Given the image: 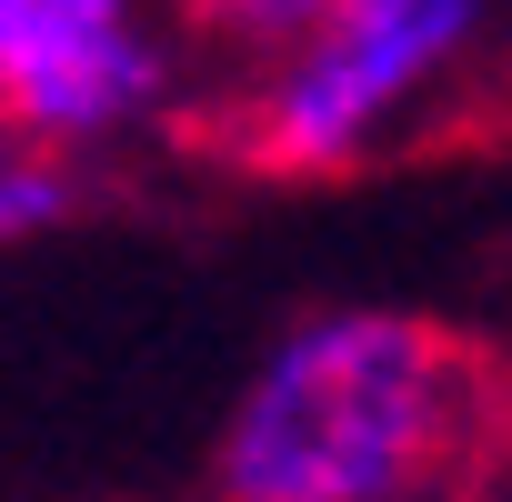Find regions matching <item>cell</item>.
<instances>
[{
    "instance_id": "3957f363",
    "label": "cell",
    "mask_w": 512,
    "mask_h": 502,
    "mask_svg": "<svg viewBox=\"0 0 512 502\" xmlns=\"http://www.w3.org/2000/svg\"><path fill=\"white\" fill-rule=\"evenodd\" d=\"M171 91L141 0H0V121L31 141H101Z\"/></svg>"
},
{
    "instance_id": "6da1fadb",
    "label": "cell",
    "mask_w": 512,
    "mask_h": 502,
    "mask_svg": "<svg viewBox=\"0 0 512 502\" xmlns=\"http://www.w3.org/2000/svg\"><path fill=\"white\" fill-rule=\"evenodd\" d=\"M512 482V362L422 312H312L221 422L211 492L412 502Z\"/></svg>"
},
{
    "instance_id": "5b68a950",
    "label": "cell",
    "mask_w": 512,
    "mask_h": 502,
    "mask_svg": "<svg viewBox=\"0 0 512 502\" xmlns=\"http://www.w3.org/2000/svg\"><path fill=\"white\" fill-rule=\"evenodd\" d=\"M61 211H71V171L51 151H0V251L31 241V231H51Z\"/></svg>"
},
{
    "instance_id": "277c9868",
    "label": "cell",
    "mask_w": 512,
    "mask_h": 502,
    "mask_svg": "<svg viewBox=\"0 0 512 502\" xmlns=\"http://www.w3.org/2000/svg\"><path fill=\"white\" fill-rule=\"evenodd\" d=\"M181 11V31H201V41H221V51H241V61H272L292 31H312L332 0H171Z\"/></svg>"
},
{
    "instance_id": "7a4b0ae2",
    "label": "cell",
    "mask_w": 512,
    "mask_h": 502,
    "mask_svg": "<svg viewBox=\"0 0 512 502\" xmlns=\"http://www.w3.org/2000/svg\"><path fill=\"white\" fill-rule=\"evenodd\" d=\"M482 21H492V0H332L312 31L282 41L262 81L211 101L191 131L262 181L352 171L452 61H472Z\"/></svg>"
}]
</instances>
